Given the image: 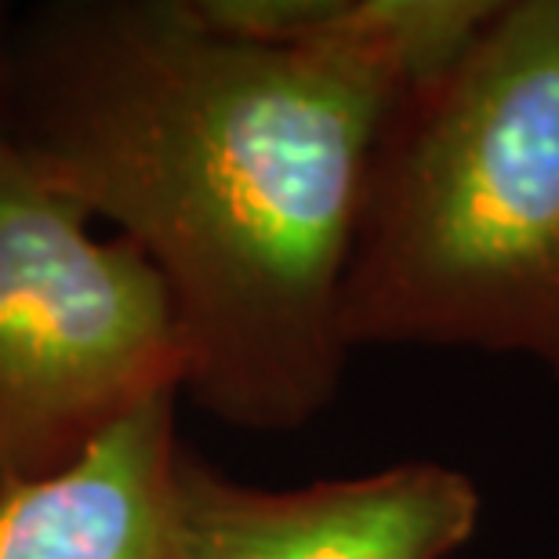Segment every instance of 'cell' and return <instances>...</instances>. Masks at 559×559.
<instances>
[{
    "mask_svg": "<svg viewBox=\"0 0 559 559\" xmlns=\"http://www.w3.org/2000/svg\"><path fill=\"white\" fill-rule=\"evenodd\" d=\"M487 0H44L15 8L0 142L160 273L186 396L290 432L342 385L367 171L411 81Z\"/></svg>",
    "mask_w": 559,
    "mask_h": 559,
    "instance_id": "1",
    "label": "cell"
},
{
    "mask_svg": "<svg viewBox=\"0 0 559 559\" xmlns=\"http://www.w3.org/2000/svg\"><path fill=\"white\" fill-rule=\"evenodd\" d=\"M342 338L520 356L559 378V0H487L400 95L367 171Z\"/></svg>",
    "mask_w": 559,
    "mask_h": 559,
    "instance_id": "2",
    "label": "cell"
},
{
    "mask_svg": "<svg viewBox=\"0 0 559 559\" xmlns=\"http://www.w3.org/2000/svg\"><path fill=\"white\" fill-rule=\"evenodd\" d=\"M0 142V498L84 457L160 396H186L171 295L124 237Z\"/></svg>",
    "mask_w": 559,
    "mask_h": 559,
    "instance_id": "3",
    "label": "cell"
},
{
    "mask_svg": "<svg viewBox=\"0 0 559 559\" xmlns=\"http://www.w3.org/2000/svg\"><path fill=\"white\" fill-rule=\"evenodd\" d=\"M479 516L476 484L440 462L273 490L229 479L186 447L167 559H451Z\"/></svg>",
    "mask_w": 559,
    "mask_h": 559,
    "instance_id": "4",
    "label": "cell"
},
{
    "mask_svg": "<svg viewBox=\"0 0 559 559\" xmlns=\"http://www.w3.org/2000/svg\"><path fill=\"white\" fill-rule=\"evenodd\" d=\"M178 393L145 404L70 468L0 498V559H167L182 462Z\"/></svg>",
    "mask_w": 559,
    "mask_h": 559,
    "instance_id": "5",
    "label": "cell"
},
{
    "mask_svg": "<svg viewBox=\"0 0 559 559\" xmlns=\"http://www.w3.org/2000/svg\"><path fill=\"white\" fill-rule=\"evenodd\" d=\"M11 29H15V8H11L8 0H0V120H4V95H8Z\"/></svg>",
    "mask_w": 559,
    "mask_h": 559,
    "instance_id": "6",
    "label": "cell"
}]
</instances>
